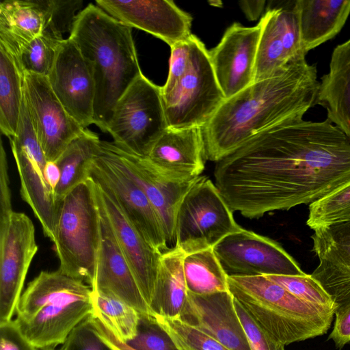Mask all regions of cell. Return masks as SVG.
<instances>
[{
  "label": "cell",
  "mask_w": 350,
  "mask_h": 350,
  "mask_svg": "<svg viewBox=\"0 0 350 350\" xmlns=\"http://www.w3.org/2000/svg\"><path fill=\"white\" fill-rule=\"evenodd\" d=\"M213 175L247 218L310 205L350 182V138L327 119L282 123L217 161Z\"/></svg>",
  "instance_id": "1"
},
{
  "label": "cell",
  "mask_w": 350,
  "mask_h": 350,
  "mask_svg": "<svg viewBox=\"0 0 350 350\" xmlns=\"http://www.w3.org/2000/svg\"><path fill=\"white\" fill-rule=\"evenodd\" d=\"M319 87L316 66L303 57L225 99L202 128L205 159L217 162L264 131L302 120Z\"/></svg>",
  "instance_id": "2"
},
{
  "label": "cell",
  "mask_w": 350,
  "mask_h": 350,
  "mask_svg": "<svg viewBox=\"0 0 350 350\" xmlns=\"http://www.w3.org/2000/svg\"><path fill=\"white\" fill-rule=\"evenodd\" d=\"M69 38L78 46L93 75L94 124L107 133L116 103L143 74L132 28L90 3L78 14Z\"/></svg>",
  "instance_id": "3"
},
{
  "label": "cell",
  "mask_w": 350,
  "mask_h": 350,
  "mask_svg": "<svg viewBox=\"0 0 350 350\" xmlns=\"http://www.w3.org/2000/svg\"><path fill=\"white\" fill-rule=\"evenodd\" d=\"M92 292L59 269L42 271L23 292L14 321L36 349H54L92 314Z\"/></svg>",
  "instance_id": "4"
},
{
  "label": "cell",
  "mask_w": 350,
  "mask_h": 350,
  "mask_svg": "<svg viewBox=\"0 0 350 350\" xmlns=\"http://www.w3.org/2000/svg\"><path fill=\"white\" fill-rule=\"evenodd\" d=\"M234 299L283 345L325 334L336 309L300 299L265 275L228 276Z\"/></svg>",
  "instance_id": "5"
},
{
  "label": "cell",
  "mask_w": 350,
  "mask_h": 350,
  "mask_svg": "<svg viewBox=\"0 0 350 350\" xmlns=\"http://www.w3.org/2000/svg\"><path fill=\"white\" fill-rule=\"evenodd\" d=\"M100 214L91 177L61 201L53 243L63 273L94 286Z\"/></svg>",
  "instance_id": "6"
},
{
  "label": "cell",
  "mask_w": 350,
  "mask_h": 350,
  "mask_svg": "<svg viewBox=\"0 0 350 350\" xmlns=\"http://www.w3.org/2000/svg\"><path fill=\"white\" fill-rule=\"evenodd\" d=\"M241 228L215 183L200 176L179 204L174 247L185 254L213 248Z\"/></svg>",
  "instance_id": "7"
},
{
  "label": "cell",
  "mask_w": 350,
  "mask_h": 350,
  "mask_svg": "<svg viewBox=\"0 0 350 350\" xmlns=\"http://www.w3.org/2000/svg\"><path fill=\"white\" fill-rule=\"evenodd\" d=\"M167 128L161 87L142 74L116 103L107 133L118 146L144 157Z\"/></svg>",
  "instance_id": "8"
},
{
  "label": "cell",
  "mask_w": 350,
  "mask_h": 350,
  "mask_svg": "<svg viewBox=\"0 0 350 350\" xmlns=\"http://www.w3.org/2000/svg\"><path fill=\"white\" fill-rule=\"evenodd\" d=\"M189 68L175 88L163 96L169 128H203L225 100L218 84L209 52L204 43L191 35Z\"/></svg>",
  "instance_id": "9"
},
{
  "label": "cell",
  "mask_w": 350,
  "mask_h": 350,
  "mask_svg": "<svg viewBox=\"0 0 350 350\" xmlns=\"http://www.w3.org/2000/svg\"><path fill=\"white\" fill-rule=\"evenodd\" d=\"M9 140L19 175L21 196L40 221L44 234L53 243L61 202L56 200L46 180L48 160L33 127L24 94L18 128Z\"/></svg>",
  "instance_id": "10"
},
{
  "label": "cell",
  "mask_w": 350,
  "mask_h": 350,
  "mask_svg": "<svg viewBox=\"0 0 350 350\" xmlns=\"http://www.w3.org/2000/svg\"><path fill=\"white\" fill-rule=\"evenodd\" d=\"M38 250L34 225L26 214L13 211L0 216V323L16 312Z\"/></svg>",
  "instance_id": "11"
},
{
  "label": "cell",
  "mask_w": 350,
  "mask_h": 350,
  "mask_svg": "<svg viewBox=\"0 0 350 350\" xmlns=\"http://www.w3.org/2000/svg\"><path fill=\"white\" fill-rule=\"evenodd\" d=\"M213 250L228 276L306 274L278 243L243 228L224 237Z\"/></svg>",
  "instance_id": "12"
},
{
  "label": "cell",
  "mask_w": 350,
  "mask_h": 350,
  "mask_svg": "<svg viewBox=\"0 0 350 350\" xmlns=\"http://www.w3.org/2000/svg\"><path fill=\"white\" fill-rule=\"evenodd\" d=\"M90 176L111 191L126 217L151 246L161 253L171 249L160 218L148 197L111 155L101 148L100 143Z\"/></svg>",
  "instance_id": "13"
},
{
  "label": "cell",
  "mask_w": 350,
  "mask_h": 350,
  "mask_svg": "<svg viewBox=\"0 0 350 350\" xmlns=\"http://www.w3.org/2000/svg\"><path fill=\"white\" fill-rule=\"evenodd\" d=\"M24 97L38 139L49 161H56L85 129L66 111L46 77L24 75Z\"/></svg>",
  "instance_id": "14"
},
{
  "label": "cell",
  "mask_w": 350,
  "mask_h": 350,
  "mask_svg": "<svg viewBox=\"0 0 350 350\" xmlns=\"http://www.w3.org/2000/svg\"><path fill=\"white\" fill-rule=\"evenodd\" d=\"M100 146L144 191L160 218L167 245L174 244V247L176 216L179 204L200 176L186 181L172 180L159 174L142 157L113 142L101 140Z\"/></svg>",
  "instance_id": "15"
},
{
  "label": "cell",
  "mask_w": 350,
  "mask_h": 350,
  "mask_svg": "<svg viewBox=\"0 0 350 350\" xmlns=\"http://www.w3.org/2000/svg\"><path fill=\"white\" fill-rule=\"evenodd\" d=\"M47 79L59 102L79 125L87 129L94 124V80L89 64L69 37L62 42Z\"/></svg>",
  "instance_id": "16"
},
{
  "label": "cell",
  "mask_w": 350,
  "mask_h": 350,
  "mask_svg": "<svg viewBox=\"0 0 350 350\" xmlns=\"http://www.w3.org/2000/svg\"><path fill=\"white\" fill-rule=\"evenodd\" d=\"M262 22L254 27L234 23L218 44L208 51L218 84L229 98L254 81L255 64Z\"/></svg>",
  "instance_id": "17"
},
{
  "label": "cell",
  "mask_w": 350,
  "mask_h": 350,
  "mask_svg": "<svg viewBox=\"0 0 350 350\" xmlns=\"http://www.w3.org/2000/svg\"><path fill=\"white\" fill-rule=\"evenodd\" d=\"M96 5L130 27L143 30L170 47L192 34V18L167 0H96Z\"/></svg>",
  "instance_id": "18"
},
{
  "label": "cell",
  "mask_w": 350,
  "mask_h": 350,
  "mask_svg": "<svg viewBox=\"0 0 350 350\" xmlns=\"http://www.w3.org/2000/svg\"><path fill=\"white\" fill-rule=\"evenodd\" d=\"M312 251L319 265L312 273L336 306L350 300V211L314 230Z\"/></svg>",
  "instance_id": "19"
},
{
  "label": "cell",
  "mask_w": 350,
  "mask_h": 350,
  "mask_svg": "<svg viewBox=\"0 0 350 350\" xmlns=\"http://www.w3.org/2000/svg\"><path fill=\"white\" fill-rule=\"evenodd\" d=\"M93 186L100 214V239L96 281L92 289L128 304L140 314L152 315L118 243L94 180Z\"/></svg>",
  "instance_id": "20"
},
{
  "label": "cell",
  "mask_w": 350,
  "mask_h": 350,
  "mask_svg": "<svg viewBox=\"0 0 350 350\" xmlns=\"http://www.w3.org/2000/svg\"><path fill=\"white\" fill-rule=\"evenodd\" d=\"M93 180L121 250L149 306L163 253L144 239L123 212L111 191L103 183Z\"/></svg>",
  "instance_id": "21"
},
{
  "label": "cell",
  "mask_w": 350,
  "mask_h": 350,
  "mask_svg": "<svg viewBox=\"0 0 350 350\" xmlns=\"http://www.w3.org/2000/svg\"><path fill=\"white\" fill-rule=\"evenodd\" d=\"M260 21L254 82L272 76L290 62L306 55L293 4L269 9Z\"/></svg>",
  "instance_id": "22"
},
{
  "label": "cell",
  "mask_w": 350,
  "mask_h": 350,
  "mask_svg": "<svg viewBox=\"0 0 350 350\" xmlns=\"http://www.w3.org/2000/svg\"><path fill=\"white\" fill-rule=\"evenodd\" d=\"M159 174L176 181L200 176L204 169L202 128H167L142 157Z\"/></svg>",
  "instance_id": "23"
},
{
  "label": "cell",
  "mask_w": 350,
  "mask_h": 350,
  "mask_svg": "<svg viewBox=\"0 0 350 350\" xmlns=\"http://www.w3.org/2000/svg\"><path fill=\"white\" fill-rule=\"evenodd\" d=\"M178 319L230 350H251L230 291L205 295L188 292L187 302Z\"/></svg>",
  "instance_id": "24"
},
{
  "label": "cell",
  "mask_w": 350,
  "mask_h": 350,
  "mask_svg": "<svg viewBox=\"0 0 350 350\" xmlns=\"http://www.w3.org/2000/svg\"><path fill=\"white\" fill-rule=\"evenodd\" d=\"M315 104L350 138V38L334 48L329 71L319 81Z\"/></svg>",
  "instance_id": "25"
},
{
  "label": "cell",
  "mask_w": 350,
  "mask_h": 350,
  "mask_svg": "<svg viewBox=\"0 0 350 350\" xmlns=\"http://www.w3.org/2000/svg\"><path fill=\"white\" fill-rule=\"evenodd\" d=\"M293 8L307 54L340 31L350 14V0H297Z\"/></svg>",
  "instance_id": "26"
},
{
  "label": "cell",
  "mask_w": 350,
  "mask_h": 350,
  "mask_svg": "<svg viewBox=\"0 0 350 350\" xmlns=\"http://www.w3.org/2000/svg\"><path fill=\"white\" fill-rule=\"evenodd\" d=\"M46 24L45 0H4L0 3V45L13 57L41 35Z\"/></svg>",
  "instance_id": "27"
},
{
  "label": "cell",
  "mask_w": 350,
  "mask_h": 350,
  "mask_svg": "<svg viewBox=\"0 0 350 350\" xmlns=\"http://www.w3.org/2000/svg\"><path fill=\"white\" fill-rule=\"evenodd\" d=\"M185 254L173 247L161 255L149 307L153 316L179 318L187 302L183 260Z\"/></svg>",
  "instance_id": "28"
},
{
  "label": "cell",
  "mask_w": 350,
  "mask_h": 350,
  "mask_svg": "<svg viewBox=\"0 0 350 350\" xmlns=\"http://www.w3.org/2000/svg\"><path fill=\"white\" fill-rule=\"evenodd\" d=\"M100 141L96 133L85 129L55 161L61 172L55 191L57 202H60L68 193L89 179L90 167L100 150Z\"/></svg>",
  "instance_id": "29"
},
{
  "label": "cell",
  "mask_w": 350,
  "mask_h": 350,
  "mask_svg": "<svg viewBox=\"0 0 350 350\" xmlns=\"http://www.w3.org/2000/svg\"><path fill=\"white\" fill-rule=\"evenodd\" d=\"M24 75L0 45V129L10 138L18 128L24 94Z\"/></svg>",
  "instance_id": "30"
},
{
  "label": "cell",
  "mask_w": 350,
  "mask_h": 350,
  "mask_svg": "<svg viewBox=\"0 0 350 350\" xmlns=\"http://www.w3.org/2000/svg\"><path fill=\"white\" fill-rule=\"evenodd\" d=\"M183 269L187 291L205 295L229 291L228 275L213 248L185 254Z\"/></svg>",
  "instance_id": "31"
},
{
  "label": "cell",
  "mask_w": 350,
  "mask_h": 350,
  "mask_svg": "<svg viewBox=\"0 0 350 350\" xmlns=\"http://www.w3.org/2000/svg\"><path fill=\"white\" fill-rule=\"evenodd\" d=\"M92 314L98 317L120 341L126 343L137 334L139 312L128 304L92 290Z\"/></svg>",
  "instance_id": "32"
},
{
  "label": "cell",
  "mask_w": 350,
  "mask_h": 350,
  "mask_svg": "<svg viewBox=\"0 0 350 350\" xmlns=\"http://www.w3.org/2000/svg\"><path fill=\"white\" fill-rule=\"evenodd\" d=\"M64 39L44 31L25 45L13 58L23 75L35 74L47 77Z\"/></svg>",
  "instance_id": "33"
},
{
  "label": "cell",
  "mask_w": 350,
  "mask_h": 350,
  "mask_svg": "<svg viewBox=\"0 0 350 350\" xmlns=\"http://www.w3.org/2000/svg\"><path fill=\"white\" fill-rule=\"evenodd\" d=\"M154 317L170 334L178 350H230L209 335L178 318Z\"/></svg>",
  "instance_id": "34"
},
{
  "label": "cell",
  "mask_w": 350,
  "mask_h": 350,
  "mask_svg": "<svg viewBox=\"0 0 350 350\" xmlns=\"http://www.w3.org/2000/svg\"><path fill=\"white\" fill-rule=\"evenodd\" d=\"M350 211V182L309 205L307 225L313 230L332 224Z\"/></svg>",
  "instance_id": "35"
},
{
  "label": "cell",
  "mask_w": 350,
  "mask_h": 350,
  "mask_svg": "<svg viewBox=\"0 0 350 350\" xmlns=\"http://www.w3.org/2000/svg\"><path fill=\"white\" fill-rule=\"evenodd\" d=\"M265 276L300 299L319 306L337 308L330 295L311 275Z\"/></svg>",
  "instance_id": "36"
},
{
  "label": "cell",
  "mask_w": 350,
  "mask_h": 350,
  "mask_svg": "<svg viewBox=\"0 0 350 350\" xmlns=\"http://www.w3.org/2000/svg\"><path fill=\"white\" fill-rule=\"evenodd\" d=\"M126 344L135 350H178L153 315L140 314L136 336Z\"/></svg>",
  "instance_id": "37"
},
{
  "label": "cell",
  "mask_w": 350,
  "mask_h": 350,
  "mask_svg": "<svg viewBox=\"0 0 350 350\" xmlns=\"http://www.w3.org/2000/svg\"><path fill=\"white\" fill-rule=\"evenodd\" d=\"M83 4L81 0H46V25L44 31L61 37L66 32L70 33Z\"/></svg>",
  "instance_id": "38"
},
{
  "label": "cell",
  "mask_w": 350,
  "mask_h": 350,
  "mask_svg": "<svg viewBox=\"0 0 350 350\" xmlns=\"http://www.w3.org/2000/svg\"><path fill=\"white\" fill-rule=\"evenodd\" d=\"M59 350H112L98 335L91 315L78 324Z\"/></svg>",
  "instance_id": "39"
},
{
  "label": "cell",
  "mask_w": 350,
  "mask_h": 350,
  "mask_svg": "<svg viewBox=\"0 0 350 350\" xmlns=\"http://www.w3.org/2000/svg\"><path fill=\"white\" fill-rule=\"evenodd\" d=\"M170 48L169 73L165 83L161 87L163 96L175 88L189 68L191 55V36Z\"/></svg>",
  "instance_id": "40"
},
{
  "label": "cell",
  "mask_w": 350,
  "mask_h": 350,
  "mask_svg": "<svg viewBox=\"0 0 350 350\" xmlns=\"http://www.w3.org/2000/svg\"><path fill=\"white\" fill-rule=\"evenodd\" d=\"M234 303L251 350H284V345L262 328L234 299Z\"/></svg>",
  "instance_id": "41"
},
{
  "label": "cell",
  "mask_w": 350,
  "mask_h": 350,
  "mask_svg": "<svg viewBox=\"0 0 350 350\" xmlns=\"http://www.w3.org/2000/svg\"><path fill=\"white\" fill-rule=\"evenodd\" d=\"M0 350H38L23 335L14 320L0 323Z\"/></svg>",
  "instance_id": "42"
},
{
  "label": "cell",
  "mask_w": 350,
  "mask_h": 350,
  "mask_svg": "<svg viewBox=\"0 0 350 350\" xmlns=\"http://www.w3.org/2000/svg\"><path fill=\"white\" fill-rule=\"evenodd\" d=\"M335 322L328 338L337 348H342L350 342V300L337 306Z\"/></svg>",
  "instance_id": "43"
},
{
  "label": "cell",
  "mask_w": 350,
  "mask_h": 350,
  "mask_svg": "<svg viewBox=\"0 0 350 350\" xmlns=\"http://www.w3.org/2000/svg\"><path fill=\"white\" fill-rule=\"evenodd\" d=\"M91 319L98 335L112 350H135L118 339L111 329L98 317L91 314Z\"/></svg>",
  "instance_id": "44"
},
{
  "label": "cell",
  "mask_w": 350,
  "mask_h": 350,
  "mask_svg": "<svg viewBox=\"0 0 350 350\" xmlns=\"http://www.w3.org/2000/svg\"><path fill=\"white\" fill-rule=\"evenodd\" d=\"M44 176L49 186L55 194L61 177L60 169L56 162L47 161L44 168Z\"/></svg>",
  "instance_id": "45"
},
{
  "label": "cell",
  "mask_w": 350,
  "mask_h": 350,
  "mask_svg": "<svg viewBox=\"0 0 350 350\" xmlns=\"http://www.w3.org/2000/svg\"><path fill=\"white\" fill-rule=\"evenodd\" d=\"M264 1L239 2L240 6L247 17L250 20L256 19L264 8Z\"/></svg>",
  "instance_id": "46"
},
{
  "label": "cell",
  "mask_w": 350,
  "mask_h": 350,
  "mask_svg": "<svg viewBox=\"0 0 350 350\" xmlns=\"http://www.w3.org/2000/svg\"><path fill=\"white\" fill-rule=\"evenodd\" d=\"M38 350H55V349H38Z\"/></svg>",
  "instance_id": "47"
}]
</instances>
